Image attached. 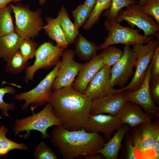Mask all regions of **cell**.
<instances>
[{
	"label": "cell",
	"mask_w": 159,
	"mask_h": 159,
	"mask_svg": "<svg viewBox=\"0 0 159 159\" xmlns=\"http://www.w3.org/2000/svg\"><path fill=\"white\" fill-rule=\"evenodd\" d=\"M15 18L16 33L23 39H31L38 36L44 25L42 17V10L32 11L28 4H11Z\"/></svg>",
	"instance_id": "4"
},
{
	"label": "cell",
	"mask_w": 159,
	"mask_h": 159,
	"mask_svg": "<svg viewBox=\"0 0 159 159\" xmlns=\"http://www.w3.org/2000/svg\"><path fill=\"white\" fill-rule=\"evenodd\" d=\"M149 89L153 102L156 105L158 106L159 104V76L151 77Z\"/></svg>",
	"instance_id": "36"
},
{
	"label": "cell",
	"mask_w": 159,
	"mask_h": 159,
	"mask_svg": "<svg viewBox=\"0 0 159 159\" xmlns=\"http://www.w3.org/2000/svg\"><path fill=\"white\" fill-rule=\"evenodd\" d=\"M12 11L9 5L0 9V37L16 32L11 15Z\"/></svg>",
	"instance_id": "25"
},
{
	"label": "cell",
	"mask_w": 159,
	"mask_h": 159,
	"mask_svg": "<svg viewBox=\"0 0 159 159\" xmlns=\"http://www.w3.org/2000/svg\"><path fill=\"white\" fill-rule=\"evenodd\" d=\"M103 52L102 61L105 64L110 67L113 66L122 56L123 51L115 46H109Z\"/></svg>",
	"instance_id": "29"
},
{
	"label": "cell",
	"mask_w": 159,
	"mask_h": 159,
	"mask_svg": "<svg viewBox=\"0 0 159 159\" xmlns=\"http://www.w3.org/2000/svg\"><path fill=\"white\" fill-rule=\"evenodd\" d=\"M61 62V61H59L53 69L34 88L29 91L15 95V100L18 101H25L21 106L22 110H27L29 106L31 105V110L34 112L35 109L48 102L53 92L52 85L57 75Z\"/></svg>",
	"instance_id": "7"
},
{
	"label": "cell",
	"mask_w": 159,
	"mask_h": 159,
	"mask_svg": "<svg viewBox=\"0 0 159 159\" xmlns=\"http://www.w3.org/2000/svg\"><path fill=\"white\" fill-rule=\"evenodd\" d=\"M27 117L17 119L12 129L15 135L25 131L26 133L20 136L24 140L29 138L31 130H35L40 132L43 139L49 138L51 136L47 132V129L53 126L62 125L60 120L53 113L52 105L47 103L45 106L39 112Z\"/></svg>",
	"instance_id": "3"
},
{
	"label": "cell",
	"mask_w": 159,
	"mask_h": 159,
	"mask_svg": "<svg viewBox=\"0 0 159 159\" xmlns=\"http://www.w3.org/2000/svg\"><path fill=\"white\" fill-rule=\"evenodd\" d=\"M124 143L122 146L121 154L120 158L122 159H137L135 155V149L133 145L130 136L129 131L125 135Z\"/></svg>",
	"instance_id": "34"
},
{
	"label": "cell",
	"mask_w": 159,
	"mask_h": 159,
	"mask_svg": "<svg viewBox=\"0 0 159 159\" xmlns=\"http://www.w3.org/2000/svg\"><path fill=\"white\" fill-rule=\"evenodd\" d=\"M104 26L108 32L104 42L99 46L103 50L112 45L122 44L133 46L138 44H147L154 40L153 36H146L140 34L139 30L123 26L114 19H106Z\"/></svg>",
	"instance_id": "5"
},
{
	"label": "cell",
	"mask_w": 159,
	"mask_h": 159,
	"mask_svg": "<svg viewBox=\"0 0 159 159\" xmlns=\"http://www.w3.org/2000/svg\"><path fill=\"white\" fill-rule=\"evenodd\" d=\"M97 0H85L84 4L92 11L96 4Z\"/></svg>",
	"instance_id": "40"
},
{
	"label": "cell",
	"mask_w": 159,
	"mask_h": 159,
	"mask_svg": "<svg viewBox=\"0 0 159 159\" xmlns=\"http://www.w3.org/2000/svg\"><path fill=\"white\" fill-rule=\"evenodd\" d=\"M36 159H57V153L44 142L41 141L36 147L34 154Z\"/></svg>",
	"instance_id": "32"
},
{
	"label": "cell",
	"mask_w": 159,
	"mask_h": 159,
	"mask_svg": "<svg viewBox=\"0 0 159 159\" xmlns=\"http://www.w3.org/2000/svg\"><path fill=\"white\" fill-rule=\"evenodd\" d=\"M152 62L151 77L159 76V47L156 52Z\"/></svg>",
	"instance_id": "37"
},
{
	"label": "cell",
	"mask_w": 159,
	"mask_h": 159,
	"mask_svg": "<svg viewBox=\"0 0 159 159\" xmlns=\"http://www.w3.org/2000/svg\"><path fill=\"white\" fill-rule=\"evenodd\" d=\"M103 52L95 56L90 61L83 64L77 76L72 85L75 91L85 93L87 86L97 73L105 66Z\"/></svg>",
	"instance_id": "16"
},
{
	"label": "cell",
	"mask_w": 159,
	"mask_h": 159,
	"mask_svg": "<svg viewBox=\"0 0 159 159\" xmlns=\"http://www.w3.org/2000/svg\"><path fill=\"white\" fill-rule=\"evenodd\" d=\"M123 54L112 68L110 82L112 87L115 86L124 88L130 78L134 73L135 57L132 48L130 45H125Z\"/></svg>",
	"instance_id": "13"
},
{
	"label": "cell",
	"mask_w": 159,
	"mask_h": 159,
	"mask_svg": "<svg viewBox=\"0 0 159 159\" xmlns=\"http://www.w3.org/2000/svg\"><path fill=\"white\" fill-rule=\"evenodd\" d=\"M141 7L146 14L152 16L159 24V0H146L144 6Z\"/></svg>",
	"instance_id": "35"
},
{
	"label": "cell",
	"mask_w": 159,
	"mask_h": 159,
	"mask_svg": "<svg viewBox=\"0 0 159 159\" xmlns=\"http://www.w3.org/2000/svg\"><path fill=\"white\" fill-rule=\"evenodd\" d=\"M146 1V0H139L138 4L140 6H144Z\"/></svg>",
	"instance_id": "43"
},
{
	"label": "cell",
	"mask_w": 159,
	"mask_h": 159,
	"mask_svg": "<svg viewBox=\"0 0 159 159\" xmlns=\"http://www.w3.org/2000/svg\"><path fill=\"white\" fill-rule=\"evenodd\" d=\"M7 93L15 95L16 91L12 87L7 86L0 88V110L3 116L9 117L11 118L8 113L9 111H14L15 109V105L13 102L8 103L4 100V95Z\"/></svg>",
	"instance_id": "30"
},
{
	"label": "cell",
	"mask_w": 159,
	"mask_h": 159,
	"mask_svg": "<svg viewBox=\"0 0 159 159\" xmlns=\"http://www.w3.org/2000/svg\"><path fill=\"white\" fill-rule=\"evenodd\" d=\"M130 138L135 149V155L138 153L144 154L148 151L152 153V145L155 138L159 135V122L143 123L131 128L129 131ZM137 157V156H136Z\"/></svg>",
	"instance_id": "10"
},
{
	"label": "cell",
	"mask_w": 159,
	"mask_h": 159,
	"mask_svg": "<svg viewBox=\"0 0 159 159\" xmlns=\"http://www.w3.org/2000/svg\"><path fill=\"white\" fill-rule=\"evenodd\" d=\"M56 19L62 29L68 44H72L79 33L78 28L71 21L64 6L62 7Z\"/></svg>",
	"instance_id": "23"
},
{
	"label": "cell",
	"mask_w": 159,
	"mask_h": 159,
	"mask_svg": "<svg viewBox=\"0 0 159 159\" xmlns=\"http://www.w3.org/2000/svg\"><path fill=\"white\" fill-rule=\"evenodd\" d=\"M152 64L151 61L145 79L140 87L134 91L126 90L124 97L127 101L138 105L147 114L153 118L158 120L159 118V107L153 102L149 89Z\"/></svg>",
	"instance_id": "11"
},
{
	"label": "cell",
	"mask_w": 159,
	"mask_h": 159,
	"mask_svg": "<svg viewBox=\"0 0 159 159\" xmlns=\"http://www.w3.org/2000/svg\"><path fill=\"white\" fill-rule=\"evenodd\" d=\"M131 128L127 125L124 124L121 127L115 131L113 136L107 142L104 147L96 152L102 154L105 159H117L122 146V140L125 135L130 131Z\"/></svg>",
	"instance_id": "19"
},
{
	"label": "cell",
	"mask_w": 159,
	"mask_h": 159,
	"mask_svg": "<svg viewBox=\"0 0 159 159\" xmlns=\"http://www.w3.org/2000/svg\"><path fill=\"white\" fill-rule=\"evenodd\" d=\"M47 103L62 125L70 130L84 129L90 115L92 101L72 86L53 91Z\"/></svg>",
	"instance_id": "1"
},
{
	"label": "cell",
	"mask_w": 159,
	"mask_h": 159,
	"mask_svg": "<svg viewBox=\"0 0 159 159\" xmlns=\"http://www.w3.org/2000/svg\"><path fill=\"white\" fill-rule=\"evenodd\" d=\"M14 0H0V9L7 6L10 2Z\"/></svg>",
	"instance_id": "41"
},
{
	"label": "cell",
	"mask_w": 159,
	"mask_h": 159,
	"mask_svg": "<svg viewBox=\"0 0 159 159\" xmlns=\"http://www.w3.org/2000/svg\"><path fill=\"white\" fill-rule=\"evenodd\" d=\"M86 159H102L105 158L102 154L99 152H94L89 154L83 157Z\"/></svg>",
	"instance_id": "39"
},
{
	"label": "cell",
	"mask_w": 159,
	"mask_h": 159,
	"mask_svg": "<svg viewBox=\"0 0 159 159\" xmlns=\"http://www.w3.org/2000/svg\"><path fill=\"white\" fill-rule=\"evenodd\" d=\"M64 49L54 45L50 42H45L37 48L33 64L26 69L24 82L32 80L35 72L40 69H46L56 65L59 61Z\"/></svg>",
	"instance_id": "9"
},
{
	"label": "cell",
	"mask_w": 159,
	"mask_h": 159,
	"mask_svg": "<svg viewBox=\"0 0 159 159\" xmlns=\"http://www.w3.org/2000/svg\"><path fill=\"white\" fill-rule=\"evenodd\" d=\"M23 39L16 32L0 37V58L7 62L19 49Z\"/></svg>",
	"instance_id": "20"
},
{
	"label": "cell",
	"mask_w": 159,
	"mask_h": 159,
	"mask_svg": "<svg viewBox=\"0 0 159 159\" xmlns=\"http://www.w3.org/2000/svg\"><path fill=\"white\" fill-rule=\"evenodd\" d=\"M123 125L117 115L100 114L90 115L84 129L89 132L102 133L108 141L115 132Z\"/></svg>",
	"instance_id": "15"
},
{
	"label": "cell",
	"mask_w": 159,
	"mask_h": 159,
	"mask_svg": "<svg viewBox=\"0 0 159 159\" xmlns=\"http://www.w3.org/2000/svg\"><path fill=\"white\" fill-rule=\"evenodd\" d=\"M112 0H97L86 22L82 26L84 30H89L97 22L102 12L110 8Z\"/></svg>",
	"instance_id": "27"
},
{
	"label": "cell",
	"mask_w": 159,
	"mask_h": 159,
	"mask_svg": "<svg viewBox=\"0 0 159 159\" xmlns=\"http://www.w3.org/2000/svg\"><path fill=\"white\" fill-rule=\"evenodd\" d=\"M21 0H14V3H16V2H19ZM46 1V0H39V2L40 5H42L44 4Z\"/></svg>",
	"instance_id": "42"
},
{
	"label": "cell",
	"mask_w": 159,
	"mask_h": 159,
	"mask_svg": "<svg viewBox=\"0 0 159 159\" xmlns=\"http://www.w3.org/2000/svg\"><path fill=\"white\" fill-rule=\"evenodd\" d=\"M45 20L47 24L44 26L42 29L50 39L55 42L57 46L67 49L69 45L56 18L47 17Z\"/></svg>",
	"instance_id": "22"
},
{
	"label": "cell",
	"mask_w": 159,
	"mask_h": 159,
	"mask_svg": "<svg viewBox=\"0 0 159 159\" xmlns=\"http://www.w3.org/2000/svg\"><path fill=\"white\" fill-rule=\"evenodd\" d=\"M8 131L5 126H0V158L14 150H28V146L24 143H17L8 138L6 134Z\"/></svg>",
	"instance_id": "24"
},
{
	"label": "cell",
	"mask_w": 159,
	"mask_h": 159,
	"mask_svg": "<svg viewBox=\"0 0 159 159\" xmlns=\"http://www.w3.org/2000/svg\"><path fill=\"white\" fill-rule=\"evenodd\" d=\"M152 150L153 153L154 159H158L159 158V135L158 136L153 142Z\"/></svg>",
	"instance_id": "38"
},
{
	"label": "cell",
	"mask_w": 159,
	"mask_h": 159,
	"mask_svg": "<svg viewBox=\"0 0 159 159\" xmlns=\"http://www.w3.org/2000/svg\"><path fill=\"white\" fill-rule=\"evenodd\" d=\"M92 10L83 4H80L72 11L74 24L78 28L82 26L89 17Z\"/></svg>",
	"instance_id": "33"
},
{
	"label": "cell",
	"mask_w": 159,
	"mask_h": 159,
	"mask_svg": "<svg viewBox=\"0 0 159 159\" xmlns=\"http://www.w3.org/2000/svg\"><path fill=\"white\" fill-rule=\"evenodd\" d=\"M121 122L132 128L140 124L150 122L153 118L134 103L126 101L117 115Z\"/></svg>",
	"instance_id": "18"
},
{
	"label": "cell",
	"mask_w": 159,
	"mask_h": 159,
	"mask_svg": "<svg viewBox=\"0 0 159 159\" xmlns=\"http://www.w3.org/2000/svg\"><path fill=\"white\" fill-rule=\"evenodd\" d=\"M121 9L115 20L119 23L123 21L142 30L146 36L155 35L159 30V24L146 14L138 3L131 4Z\"/></svg>",
	"instance_id": "8"
},
{
	"label": "cell",
	"mask_w": 159,
	"mask_h": 159,
	"mask_svg": "<svg viewBox=\"0 0 159 159\" xmlns=\"http://www.w3.org/2000/svg\"><path fill=\"white\" fill-rule=\"evenodd\" d=\"M136 0H112L110 7L102 14L109 19H115L120 11L124 7L133 4L138 3Z\"/></svg>",
	"instance_id": "28"
},
{
	"label": "cell",
	"mask_w": 159,
	"mask_h": 159,
	"mask_svg": "<svg viewBox=\"0 0 159 159\" xmlns=\"http://www.w3.org/2000/svg\"><path fill=\"white\" fill-rule=\"evenodd\" d=\"M6 62L5 71L15 74L21 72L29 65L28 61L23 57L19 49Z\"/></svg>",
	"instance_id": "26"
},
{
	"label": "cell",
	"mask_w": 159,
	"mask_h": 159,
	"mask_svg": "<svg viewBox=\"0 0 159 159\" xmlns=\"http://www.w3.org/2000/svg\"><path fill=\"white\" fill-rule=\"evenodd\" d=\"M74 42L75 54L86 62L90 61L97 55V52L99 50V46L87 40L79 33Z\"/></svg>",
	"instance_id": "21"
},
{
	"label": "cell",
	"mask_w": 159,
	"mask_h": 159,
	"mask_svg": "<svg viewBox=\"0 0 159 159\" xmlns=\"http://www.w3.org/2000/svg\"><path fill=\"white\" fill-rule=\"evenodd\" d=\"M111 67L103 66L88 85L85 94L92 101L100 97L124 91L116 89L111 85Z\"/></svg>",
	"instance_id": "14"
},
{
	"label": "cell",
	"mask_w": 159,
	"mask_h": 159,
	"mask_svg": "<svg viewBox=\"0 0 159 159\" xmlns=\"http://www.w3.org/2000/svg\"><path fill=\"white\" fill-rule=\"evenodd\" d=\"M132 46L136 70L130 83L122 88L124 91H134L140 87L145 79L149 65L159 47V39L153 40L146 45L138 44Z\"/></svg>",
	"instance_id": "6"
},
{
	"label": "cell",
	"mask_w": 159,
	"mask_h": 159,
	"mask_svg": "<svg viewBox=\"0 0 159 159\" xmlns=\"http://www.w3.org/2000/svg\"><path fill=\"white\" fill-rule=\"evenodd\" d=\"M74 51L71 49L63 52L62 55V59L52 85L53 91L62 87L72 86L83 64L74 60Z\"/></svg>",
	"instance_id": "12"
},
{
	"label": "cell",
	"mask_w": 159,
	"mask_h": 159,
	"mask_svg": "<svg viewBox=\"0 0 159 159\" xmlns=\"http://www.w3.org/2000/svg\"><path fill=\"white\" fill-rule=\"evenodd\" d=\"M38 43L31 39H24L19 49L21 54L27 60L35 57Z\"/></svg>",
	"instance_id": "31"
},
{
	"label": "cell",
	"mask_w": 159,
	"mask_h": 159,
	"mask_svg": "<svg viewBox=\"0 0 159 159\" xmlns=\"http://www.w3.org/2000/svg\"><path fill=\"white\" fill-rule=\"evenodd\" d=\"M124 91L104 96L92 100L90 115L100 114L117 115L127 101L124 97Z\"/></svg>",
	"instance_id": "17"
},
{
	"label": "cell",
	"mask_w": 159,
	"mask_h": 159,
	"mask_svg": "<svg viewBox=\"0 0 159 159\" xmlns=\"http://www.w3.org/2000/svg\"><path fill=\"white\" fill-rule=\"evenodd\" d=\"M51 141L64 159H74L97 152L107 142L104 137L84 129L70 130L56 126L51 132Z\"/></svg>",
	"instance_id": "2"
}]
</instances>
